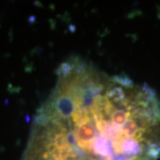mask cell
I'll return each mask as SVG.
<instances>
[{
    "label": "cell",
    "mask_w": 160,
    "mask_h": 160,
    "mask_svg": "<svg viewBox=\"0 0 160 160\" xmlns=\"http://www.w3.org/2000/svg\"><path fill=\"white\" fill-rule=\"evenodd\" d=\"M160 100L145 84L72 57L36 112L22 160H158Z\"/></svg>",
    "instance_id": "obj_1"
}]
</instances>
